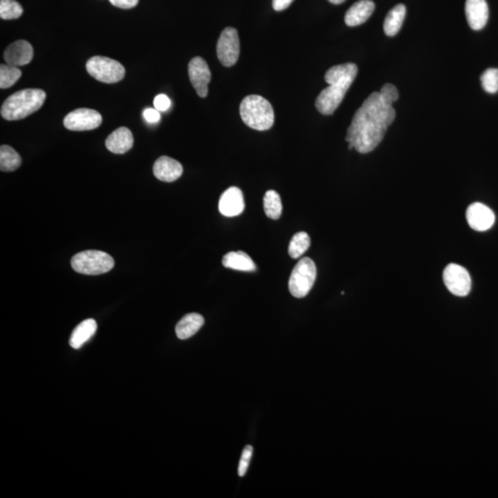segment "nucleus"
Segmentation results:
<instances>
[{"mask_svg": "<svg viewBox=\"0 0 498 498\" xmlns=\"http://www.w3.org/2000/svg\"><path fill=\"white\" fill-rule=\"evenodd\" d=\"M395 116L394 109L384 103L380 92H372L353 116L345 140L363 155L370 153L383 140Z\"/></svg>", "mask_w": 498, "mask_h": 498, "instance_id": "1", "label": "nucleus"}, {"mask_svg": "<svg viewBox=\"0 0 498 498\" xmlns=\"http://www.w3.org/2000/svg\"><path fill=\"white\" fill-rule=\"evenodd\" d=\"M358 73V67L353 63L337 65L326 72L325 81L328 86L321 91L315 103L319 113L330 116L335 112Z\"/></svg>", "mask_w": 498, "mask_h": 498, "instance_id": "2", "label": "nucleus"}, {"mask_svg": "<svg viewBox=\"0 0 498 498\" xmlns=\"http://www.w3.org/2000/svg\"><path fill=\"white\" fill-rule=\"evenodd\" d=\"M45 98V91L40 89H26L14 92L3 103L1 116L8 121L26 118L41 109Z\"/></svg>", "mask_w": 498, "mask_h": 498, "instance_id": "3", "label": "nucleus"}, {"mask_svg": "<svg viewBox=\"0 0 498 498\" xmlns=\"http://www.w3.org/2000/svg\"><path fill=\"white\" fill-rule=\"evenodd\" d=\"M240 116L248 127L265 131L275 124V111L272 104L260 95H248L240 104Z\"/></svg>", "mask_w": 498, "mask_h": 498, "instance_id": "4", "label": "nucleus"}, {"mask_svg": "<svg viewBox=\"0 0 498 498\" xmlns=\"http://www.w3.org/2000/svg\"><path fill=\"white\" fill-rule=\"evenodd\" d=\"M72 266L76 272L85 275H100L110 272L115 266V260L106 252L86 250L72 258Z\"/></svg>", "mask_w": 498, "mask_h": 498, "instance_id": "5", "label": "nucleus"}, {"mask_svg": "<svg viewBox=\"0 0 498 498\" xmlns=\"http://www.w3.org/2000/svg\"><path fill=\"white\" fill-rule=\"evenodd\" d=\"M316 278L315 263L309 258H301L289 279V291L293 297L303 298L311 290Z\"/></svg>", "mask_w": 498, "mask_h": 498, "instance_id": "6", "label": "nucleus"}, {"mask_svg": "<svg viewBox=\"0 0 498 498\" xmlns=\"http://www.w3.org/2000/svg\"><path fill=\"white\" fill-rule=\"evenodd\" d=\"M86 70L92 78L104 83H116L124 79L126 70L118 61L95 55L87 61Z\"/></svg>", "mask_w": 498, "mask_h": 498, "instance_id": "7", "label": "nucleus"}, {"mask_svg": "<svg viewBox=\"0 0 498 498\" xmlns=\"http://www.w3.org/2000/svg\"><path fill=\"white\" fill-rule=\"evenodd\" d=\"M217 57L224 67H232L238 62L240 42L238 31L227 27L221 32L217 43Z\"/></svg>", "mask_w": 498, "mask_h": 498, "instance_id": "8", "label": "nucleus"}, {"mask_svg": "<svg viewBox=\"0 0 498 498\" xmlns=\"http://www.w3.org/2000/svg\"><path fill=\"white\" fill-rule=\"evenodd\" d=\"M443 280L448 290L457 297H466L472 289V279L465 267L458 264H448L444 272Z\"/></svg>", "mask_w": 498, "mask_h": 498, "instance_id": "9", "label": "nucleus"}, {"mask_svg": "<svg viewBox=\"0 0 498 498\" xmlns=\"http://www.w3.org/2000/svg\"><path fill=\"white\" fill-rule=\"evenodd\" d=\"M103 118L94 109H79L67 114L64 118L65 128L72 131H92L99 128Z\"/></svg>", "mask_w": 498, "mask_h": 498, "instance_id": "10", "label": "nucleus"}, {"mask_svg": "<svg viewBox=\"0 0 498 498\" xmlns=\"http://www.w3.org/2000/svg\"><path fill=\"white\" fill-rule=\"evenodd\" d=\"M189 76L194 89L199 97L208 95V85L211 82V73L207 62L201 57H196L189 64Z\"/></svg>", "mask_w": 498, "mask_h": 498, "instance_id": "11", "label": "nucleus"}, {"mask_svg": "<svg viewBox=\"0 0 498 498\" xmlns=\"http://www.w3.org/2000/svg\"><path fill=\"white\" fill-rule=\"evenodd\" d=\"M466 219L470 228L478 232H485L494 226L496 216L494 211L487 205L475 202L467 209Z\"/></svg>", "mask_w": 498, "mask_h": 498, "instance_id": "12", "label": "nucleus"}, {"mask_svg": "<svg viewBox=\"0 0 498 498\" xmlns=\"http://www.w3.org/2000/svg\"><path fill=\"white\" fill-rule=\"evenodd\" d=\"M6 63L11 66H26L33 60V48L26 40H18L9 45L4 52Z\"/></svg>", "mask_w": 498, "mask_h": 498, "instance_id": "13", "label": "nucleus"}, {"mask_svg": "<svg viewBox=\"0 0 498 498\" xmlns=\"http://www.w3.org/2000/svg\"><path fill=\"white\" fill-rule=\"evenodd\" d=\"M245 210L244 196L236 187H229L221 196L219 211L226 217L238 216Z\"/></svg>", "mask_w": 498, "mask_h": 498, "instance_id": "14", "label": "nucleus"}, {"mask_svg": "<svg viewBox=\"0 0 498 498\" xmlns=\"http://www.w3.org/2000/svg\"><path fill=\"white\" fill-rule=\"evenodd\" d=\"M153 174L157 179L162 182H174L183 174V166L177 160L168 156H162L153 165Z\"/></svg>", "mask_w": 498, "mask_h": 498, "instance_id": "15", "label": "nucleus"}, {"mask_svg": "<svg viewBox=\"0 0 498 498\" xmlns=\"http://www.w3.org/2000/svg\"><path fill=\"white\" fill-rule=\"evenodd\" d=\"M465 14L469 26L472 30H482L488 21L487 2L485 0H466Z\"/></svg>", "mask_w": 498, "mask_h": 498, "instance_id": "16", "label": "nucleus"}, {"mask_svg": "<svg viewBox=\"0 0 498 498\" xmlns=\"http://www.w3.org/2000/svg\"><path fill=\"white\" fill-rule=\"evenodd\" d=\"M134 138L132 132L128 128L116 129L107 137L106 146L107 150L116 155H123L128 152L133 146Z\"/></svg>", "mask_w": 498, "mask_h": 498, "instance_id": "17", "label": "nucleus"}, {"mask_svg": "<svg viewBox=\"0 0 498 498\" xmlns=\"http://www.w3.org/2000/svg\"><path fill=\"white\" fill-rule=\"evenodd\" d=\"M375 3L372 0H360L347 11L344 21L346 26L355 27L361 26L370 18L375 11Z\"/></svg>", "mask_w": 498, "mask_h": 498, "instance_id": "18", "label": "nucleus"}, {"mask_svg": "<svg viewBox=\"0 0 498 498\" xmlns=\"http://www.w3.org/2000/svg\"><path fill=\"white\" fill-rule=\"evenodd\" d=\"M204 318L199 314L192 313L184 316L175 327L178 339L187 340L192 338L204 325Z\"/></svg>", "mask_w": 498, "mask_h": 498, "instance_id": "19", "label": "nucleus"}, {"mask_svg": "<svg viewBox=\"0 0 498 498\" xmlns=\"http://www.w3.org/2000/svg\"><path fill=\"white\" fill-rule=\"evenodd\" d=\"M97 331V323L94 319H89L79 323L70 336V344L73 349L82 348L83 344L87 343Z\"/></svg>", "mask_w": 498, "mask_h": 498, "instance_id": "20", "label": "nucleus"}, {"mask_svg": "<svg viewBox=\"0 0 498 498\" xmlns=\"http://www.w3.org/2000/svg\"><path fill=\"white\" fill-rule=\"evenodd\" d=\"M223 265L241 272H254L257 269L252 258L243 251L227 253L223 258Z\"/></svg>", "mask_w": 498, "mask_h": 498, "instance_id": "21", "label": "nucleus"}, {"mask_svg": "<svg viewBox=\"0 0 498 498\" xmlns=\"http://www.w3.org/2000/svg\"><path fill=\"white\" fill-rule=\"evenodd\" d=\"M406 16V7L398 4L390 9L384 21V32L387 36H395L399 32Z\"/></svg>", "mask_w": 498, "mask_h": 498, "instance_id": "22", "label": "nucleus"}, {"mask_svg": "<svg viewBox=\"0 0 498 498\" xmlns=\"http://www.w3.org/2000/svg\"><path fill=\"white\" fill-rule=\"evenodd\" d=\"M21 165V157L9 145L0 147V170L2 172H13Z\"/></svg>", "mask_w": 498, "mask_h": 498, "instance_id": "23", "label": "nucleus"}, {"mask_svg": "<svg viewBox=\"0 0 498 498\" xmlns=\"http://www.w3.org/2000/svg\"><path fill=\"white\" fill-rule=\"evenodd\" d=\"M264 211L270 219L278 220L282 212L281 197L275 190H267L263 199Z\"/></svg>", "mask_w": 498, "mask_h": 498, "instance_id": "24", "label": "nucleus"}, {"mask_svg": "<svg viewBox=\"0 0 498 498\" xmlns=\"http://www.w3.org/2000/svg\"><path fill=\"white\" fill-rule=\"evenodd\" d=\"M310 247V238L306 233L300 232L295 233L291 239L289 245L288 252L291 258H299L306 253Z\"/></svg>", "mask_w": 498, "mask_h": 498, "instance_id": "25", "label": "nucleus"}, {"mask_svg": "<svg viewBox=\"0 0 498 498\" xmlns=\"http://www.w3.org/2000/svg\"><path fill=\"white\" fill-rule=\"evenodd\" d=\"M21 77L18 67L2 64L0 66V88L8 89L13 86Z\"/></svg>", "mask_w": 498, "mask_h": 498, "instance_id": "26", "label": "nucleus"}, {"mask_svg": "<svg viewBox=\"0 0 498 498\" xmlns=\"http://www.w3.org/2000/svg\"><path fill=\"white\" fill-rule=\"evenodd\" d=\"M23 9L20 3L15 0H1L0 1V17L3 20H14L23 15Z\"/></svg>", "mask_w": 498, "mask_h": 498, "instance_id": "27", "label": "nucleus"}, {"mask_svg": "<svg viewBox=\"0 0 498 498\" xmlns=\"http://www.w3.org/2000/svg\"><path fill=\"white\" fill-rule=\"evenodd\" d=\"M482 88L488 94L498 92V69H487L481 76Z\"/></svg>", "mask_w": 498, "mask_h": 498, "instance_id": "28", "label": "nucleus"}, {"mask_svg": "<svg viewBox=\"0 0 498 498\" xmlns=\"http://www.w3.org/2000/svg\"><path fill=\"white\" fill-rule=\"evenodd\" d=\"M381 99L387 106H392L399 99V92L394 85L386 83L380 92Z\"/></svg>", "mask_w": 498, "mask_h": 498, "instance_id": "29", "label": "nucleus"}, {"mask_svg": "<svg viewBox=\"0 0 498 498\" xmlns=\"http://www.w3.org/2000/svg\"><path fill=\"white\" fill-rule=\"evenodd\" d=\"M252 454H253V448H252V446H247L244 451H243L241 460H240L239 463L238 475L241 476V477L245 476V472H247Z\"/></svg>", "mask_w": 498, "mask_h": 498, "instance_id": "30", "label": "nucleus"}, {"mask_svg": "<svg viewBox=\"0 0 498 498\" xmlns=\"http://www.w3.org/2000/svg\"><path fill=\"white\" fill-rule=\"evenodd\" d=\"M153 104H155V109L165 112V111L170 109L171 101L169 99L167 95L159 94L155 98Z\"/></svg>", "mask_w": 498, "mask_h": 498, "instance_id": "31", "label": "nucleus"}, {"mask_svg": "<svg viewBox=\"0 0 498 498\" xmlns=\"http://www.w3.org/2000/svg\"><path fill=\"white\" fill-rule=\"evenodd\" d=\"M111 4L120 9H128L136 7L138 0H109Z\"/></svg>", "mask_w": 498, "mask_h": 498, "instance_id": "32", "label": "nucleus"}, {"mask_svg": "<svg viewBox=\"0 0 498 498\" xmlns=\"http://www.w3.org/2000/svg\"><path fill=\"white\" fill-rule=\"evenodd\" d=\"M143 116L148 123H157L161 119L159 111L153 109H147L144 111Z\"/></svg>", "mask_w": 498, "mask_h": 498, "instance_id": "33", "label": "nucleus"}, {"mask_svg": "<svg viewBox=\"0 0 498 498\" xmlns=\"http://www.w3.org/2000/svg\"><path fill=\"white\" fill-rule=\"evenodd\" d=\"M293 1L294 0H272V7L276 11H284Z\"/></svg>", "mask_w": 498, "mask_h": 498, "instance_id": "34", "label": "nucleus"}, {"mask_svg": "<svg viewBox=\"0 0 498 498\" xmlns=\"http://www.w3.org/2000/svg\"><path fill=\"white\" fill-rule=\"evenodd\" d=\"M328 1L332 3V4L339 5L345 1V0H328Z\"/></svg>", "mask_w": 498, "mask_h": 498, "instance_id": "35", "label": "nucleus"}]
</instances>
